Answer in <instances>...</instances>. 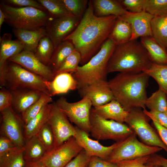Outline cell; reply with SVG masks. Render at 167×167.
<instances>
[{
    "mask_svg": "<svg viewBox=\"0 0 167 167\" xmlns=\"http://www.w3.org/2000/svg\"><path fill=\"white\" fill-rule=\"evenodd\" d=\"M55 102L75 126L90 133V115L92 104L88 99L84 97L78 101L71 103L62 96Z\"/></svg>",
    "mask_w": 167,
    "mask_h": 167,
    "instance_id": "obj_10",
    "label": "cell"
},
{
    "mask_svg": "<svg viewBox=\"0 0 167 167\" xmlns=\"http://www.w3.org/2000/svg\"><path fill=\"white\" fill-rule=\"evenodd\" d=\"M141 109L135 108L129 111L125 123L143 143L161 148L167 153V147L150 124L149 118Z\"/></svg>",
    "mask_w": 167,
    "mask_h": 167,
    "instance_id": "obj_9",
    "label": "cell"
},
{
    "mask_svg": "<svg viewBox=\"0 0 167 167\" xmlns=\"http://www.w3.org/2000/svg\"><path fill=\"white\" fill-rule=\"evenodd\" d=\"M0 111L11 107L13 100L10 90L3 87H0Z\"/></svg>",
    "mask_w": 167,
    "mask_h": 167,
    "instance_id": "obj_45",
    "label": "cell"
},
{
    "mask_svg": "<svg viewBox=\"0 0 167 167\" xmlns=\"http://www.w3.org/2000/svg\"><path fill=\"white\" fill-rule=\"evenodd\" d=\"M17 147L9 139L3 135L0 136V156L13 151Z\"/></svg>",
    "mask_w": 167,
    "mask_h": 167,
    "instance_id": "obj_46",
    "label": "cell"
},
{
    "mask_svg": "<svg viewBox=\"0 0 167 167\" xmlns=\"http://www.w3.org/2000/svg\"><path fill=\"white\" fill-rule=\"evenodd\" d=\"M166 52H167V48L166 49Z\"/></svg>",
    "mask_w": 167,
    "mask_h": 167,
    "instance_id": "obj_54",
    "label": "cell"
},
{
    "mask_svg": "<svg viewBox=\"0 0 167 167\" xmlns=\"http://www.w3.org/2000/svg\"><path fill=\"white\" fill-rule=\"evenodd\" d=\"M94 14L98 17L109 15L120 16L125 14L127 11L118 0H91Z\"/></svg>",
    "mask_w": 167,
    "mask_h": 167,
    "instance_id": "obj_24",
    "label": "cell"
},
{
    "mask_svg": "<svg viewBox=\"0 0 167 167\" xmlns=\"http://www.w3.org/2000/svg\"><path fill=\"white\" fill-rule=\"evenodd\" d=\"M53 102L52 97L44 93L38 101L25 111L22 116L21 118L24 125L37 115L45 105Z\"/></svg>",
    "mask_w": 167,
    "mask_h": 167,
    "instance_id": "obj_36",
    "label": "cell"
},
{
    "mask_svg": "<svg viewBox=\"0 0 167 167\" xmlns=\"http://www.w3.org/2000/svg\"><path fill=\"white\" fill-rule=\"evenodd\" d=\"M24 50L23 45L18 39L12 40L11 36L7 34L1 37L0 73L3 70L9 58Z\"/></svg>",
    "mask_w": 167,
    "mask_h": 167,
    "instance_id": "obj_23",
    "label": "cell"
},
{
    "mask_svg": "<svg viewBox=\"0 0 167 167\" xmlns=\"http://www.w3.org/2000/svg\"><path fill=\"white\" fill-rule=\"evenodd\" d=\"M151 162L155 165L161 167H167V159L163 156L156 154L151 156Z\"/></svg>",
    "mask_w": 167,
    "mask_h": 167,
    "instance_id": "obj_50",
    "label": "cell"
},
{
    "mask_svg": "<svg viewBox=\"0 0 167 167\" xmlns=\"http://www.w3.org/2000/svg\"><path fill=\"white\" fill-rule=\"evenodd\" d=\"M75 50L73 44L68 40L63 41L54 49L48 66L55 74L66 59Z\"/></svg>",
    "mask_w": 167,
    "mask_h": 167,
    "instance_id": "obj_28",
    "label": "cell"
},
{
    "mask_svg": "<svg viewBox=\"0 0 167 167\" xmlns=\"http://www.w3.org/2000/svg\"><path fill=\"white\" fill-rule=\"evenodd\" d=\"M152 62L140 41L130 40L116 45L109 61L107 73L143 72Z\"/></svg>",
    "mask_w": 167,
    "mask_h": 167,
    "instance_id": "obj_3",
    "label": "cell"
},
{
    "mask_svg": "<svg viewBox=\"0 0 167 167\" xmlns=\"http://www.w3.org/2000/svg\"><path fill=\"white\" fill-rule=\"evenodd\" d=\"M53 19L73 16L67 10L62 0H37Z\"/></svg>",
    "mask_w": 167,
    "mask_h": 167,
    "instance_id": "obj_34",
    "label": "cell"
},
{
    "mask_svg": "<svg viewBox=\"0 0 167 167\" xmlns=\"http://www.w3.org/2000/svg\"><path fill=\"white\" fill-rule=\"evenodd\" d=\"M12 6L18 7H32L43 11H46L42 5L37 1L33 0H6L3 1Z\"/></svg>",
    "mask_w": 167,
    "mask_h": 167,
    "instance_id": "obj_44",
    "label": "cell"
},
{
    "mask_svg": "<svg viewBox=\"0 0 167 167\" xmlns=\"http://www.w3.org/2000/svg\"><path fill=\"white\" fill-rule=\"evenodd\" d=\"M13 32L23 45L24 50L34 53L40 40L47 35L45 27L32 30L13 28Z\"/></svg>",
    "mask_w": 167,
    "mask_h": 167,
    "instance_id": "obj_21",
    "label": "cell"
},
{
    "mask_svg": "<svg viewBox=\"0 0 167 167\" xmlns=\"http://www.w3.org/2000/svg\"><path fill=\"white\" fill-rule=\"evenodd\" d=\"M143 111L150 119L153 118L159 124L167 129V113L148 111L146 109H143Z\"/></svg>",
    "mask_w": 167,
    "mask_h": 167,
    "instance_id": "obj_47",
    "label": "cell"
},
{
    "mask_svg": "<svg viewBox=\"0 0 167 167\" xmlns=\"http://www.w3.org/2000/svg\"><path fill=\"white\" fill-rule=\"evenodd\" d=\"M45 82L49 95L51 97L78 89V83L71 73L58 74L52 81L46 80Z\"/></svg>",
    "mask_w": 167,
    "mask_h": 167,
    "instance_id": "obj_20",
    "label": "cell"
},
{
    "mask_svg": "<svg viewBox=\"0 0 167 167\" xmlns=\"http://www.w3.org/2000/svg\"><path fill=\"white\" fill-rule=\"evenodd\" d=\"M66 8L73 16L81 19L87 8V0H62Z\"/></svg>",
    "mask_w": 167,
    "mask_h": 167,
    "instance_id": "obj_40",
    "label": "cell"
},
{
    "mask_svg": "<svg viewBox=\"0 0 167 167\" xmlns=\"http://www.w3.org/2000/svg\"><path fill=\"white\" fill-rule=\"evenodd\" d=\"M92 108L102 118L121 123H125L129 113L115 99L105 105Z\"/></svg>",
    "mask_w": 167,
    "mask_h": 167,
    "instance_id": "obj_22",
    "label": "cell"
},
{
    "mask_svg": "<svg viewBox=\"0 0 167 167\" xmlns=\"http://www.w3.org/2000/svg\"><path fill=\"white\" fill-rule=\"evenodd\" d=\"M18 64L28 71L49 81L53 80L55 75L49 67L42 63L35 53L24 50L8 60Z\"/></svg>",
    "mask_w": 167,
    "mask_h": 167,
    "instance_id": "obj_15",
    "label": "cell"
},
{
    "mask_svg": "<svg viewBox=\"0 0 167 167\" xmlns=\"http://www.w3.org/2000/svg\"><path fill=\"white\" fill-rule=\"evenodd\" d=\"M81 19L74 16L53 19L45 27L54 49L75 28Z\"/></svg>",
    "mask_w": 167,
    "mask_h": 167,
    "instance_id": "obj_14",
    "label": "cell"
},
{
    "mask_svg": "<svg viewBox=\"0 0 167 167\" xmlns=\"http://www.w3.org/2000/svg\"><path fill=\"white\" fill-rule=\"evenodd\" d=\"M118 16L98 17L95 15L91 0L74 30L64 40L73 44L81 56V66L86 63L100 50L108 38Z\"/></svg>",
    "mask_w": 167,
    "mask_h": 167,
    "instance_id": "obj_1",
    "label": "cell"
},
{
    "mask_svg": "<svg viewBox=\"0 0 167 167\" xmlns=\"http://www.w3.org/2000/svg\"><path fill=\"white\" fill-rule=\"evenodd\" d=\"M154 16L144 11L138 13L127 11L124 15L118 17L130 25L132 32L130 40H132L139 37L152 36L151 23Z\"/></svg>",
    "mask_w": 167,
    "mask_h": 167,
    "instance_id": "obj_18",
    "label": "cell"
},
{
    "mask_svg": "<svg viewBox=\"0 0 167 167\" xmlns=\"http://www.w3.org/2000/svg\"><path fill=\"white\" fill-rule=\"evenodd\" d=\"M10 91L13 97L11 106L14 112L21 118L25 111L38 101L44 93L39 91L25 88Z\"/></svg>",
    "mask_w": 167,
    "mask_h": 167,
    "instance_id": "obj_19",
    "label": "cell"
},
{
    "mask_svg": "<svg viewBox=\"0 0 167 167\" xmlns=\"http://www.w3.org/2000/svg\"><path fill=\"white\" fill-rule=\"evenodd\" d=\"M24 157L26 162L42 161L47 151L36 135L25 141Z\"/></svg>",
    "mask_w": 167,
    "mask_h": 167,
    "instance_id": "obj_27",
    "label": "cell"
},
{
    "mask_svg": "<svg viewBox=\"0 0 167 167\" xmlns=\"http://www.w3.org/2000/svg\"><path fill=\"white\" fill-rule=\"evenodd\" d=\"M5 19L4 14L2 10L0 9V29H1L3 23L5 22Z\"/></svg>",
    "mask_w": 167,
    "mask_h": 167,
    "instance_id": "obj_52",
    "label": "cell"
},
{
    "mask_svg": "<svg viewBox=\"0 0 167 167\" xmlns=\"http://www.w3.org/2000/svg\"><path fill=\"white\" fill-rule=\"evenodd\" d=\"M150 119L152 121L161 139L167 147V129L162 126L153 118Z\"/></svg>",
    "mask_w": 167,
    "mask_h": 167,
    "instance_id": "obj_49",
    "label": "cell"
},
{
    "mask_svg": "<svg viewBox=\"0 0 167 167\" xmlns=\"http://www.w3.org/2000/svg\"><path fill=\"white\" fill-rule=\"evenodd\" d=\"M45 80L18 64L8 61L0 73V87L10 90L21 88L38 90L49 95Z\"/></svg>",
    "mask_w": 167,
    "mask_h": 167,
    "instance_id": "obj_6",
    "label": "cell"
},
{
    "mask_svg": "<svg viewBox=\"0 0 167 167\" xmlns=\"http://www.w3.org/2000/svg\"><path fill=\"white\" fill-rule=\"evenodd\" d=\"M81 56L78 51L75 50L70 54L64 60L58 70L56 75L62 73H73L77 69L80 63Z\"/></svg>",
    "mask_w": 167,
    "mask_h": 167,
    "instance_id": "obj_37",
    "label": "cell"
},
{
    "mask_svg": "<svg viewBox=\"0 0 167 167\" xmlns=\"http://www.w3.org/2000/svg\"><path fill=\"white\" fill-rule=\"evenodd\" d=\"M143 72L153 78L158 84L159 88L167 95V64L152 62L150 67Z\"/></svg>",
    "mask_w": 167,
    "mask_h": 167,
    "instance_id": "obj_32",
    "label": "cell"
},
{
    "mask_svg": "<svg viewBox=\"0 0 167 167\" xmlns=\"http://www.w3.org/2000/svg\"><path fill=\"white\" fill-rule=\"evenodd\" d=\"M54 50L52 41L46 35L40 41L35 54L42 63L48 66Z\"/></svg>",
    "mask_w": 167,
    "mask_h": 167,
    "instance_id": "obj_35",
    "label": "cell"
},
{
    "mask_svg": "<svg viewBox=\"0 0 167 167\" xmlns=\"http://www.w3.org/2000/svg\"><path fill=\"white\" fill-rule=\"evenodd\" d=\"M155 167H161L158 165H156Z\"/></svg>",
    "mask_w": 167,
    "mask_h": 167,
    "instance_id": "obj_53",
    "label": "cell"
},
{
    "mask_svg": "<svg viewBox=\"0 0 167 167\" xmlns=\"http://www.w3.org/2000/svg\"><path fill=\"white\" fill-rule=\"evenodd\" d=\"M89 133L97 140H122L134 132L126 124L105 119L96 113L92 108L90 115Z\"/></svg>",
    "mask_w": 167,
    "mask_h": 167,
    "instance_id": "obj_7",
    "label": "cell"
},
{
    "mask_svg": "<svg viewBox=\"0 0 167 167\" xmlns=\"http://www.w3.org/2000/svg\"><path fill=\"white\" fill-rule=\"evenodd\" d=\"M146 107L150 111L167 113V95L161 89L159 88L148 97Z\"/></svg>",
    "mask_w": 167,
    "mask_h": 167,
    "instance_id": "obj_33",
    "label": "cell"
},
{
    "mask_svg": "<svg viewBox=\"0 0 167 167\" xmlns=\"http://www.w3.org/2000/svg\"><path fill=\"white\" fill-rule=\"evenodd\" d=\"M24 148H18L0 156V167H25Z\"/></svg>",
    "mask_w": 167,
    "mask_h": 167,
    "instance_id": "obj_31",
    "label": "cell"
},
{
    "mask_svg": "<svg viewBox=\"0 0 167 167\" xmlns=\"http://www.w3.org/2000/svg\"><path fill=\"white\" fill-rule=\"evenodd\" d=\"M140 42L147 51L152 62L161 65L167 64L166 50L152 36L141 37Z\"/></svg>",
    "mask_w": 167,
    "mask_h": 167,
    "instance_id": "obj_26",
    "label": "cell"
},
{
    "mask_svg": "<svg viewBox=\"0 0 167 167\" xmlns=\"http://www.w3.org/2000/svg\"><path fill=\"white\" fill-rule=\"evenodd\" d=\"M91 157L83 149L64 167H88Z\"/></svg>",
    "mask_w": 167,
    "mask_h": 167,
    "instance_id": "obj_43",
    "label": "cell"
},
{
    "mask_svg": "<svg viewBox=\"0 0 167 167\" xmlns=\"http://www.w3.org/2000/svg\"><path fill=\"white\" fill-rule=\"evenodd\" d=\"M149 77L143 72L119 73L108 81L114 99L128 112L146 109Z\"/></svg>",
    "mask_w": 167,
    "mask_h": 167,
    "instance_id": "obj_2",
    "label": "cell"
},
{
    "mask_svg": "<svg viewBox=\"0 0 167 167\" xmlns=\"http://www.w3.org/2000/svg\"><path fill=\"white\" fill-rule=\"evenodd\" d=\"M120 4L128 11L138 13L145 10V0H119Z\"/></svg>",
    "mask_w": 167,
    "mask_h": 167,
    "instance_id": "obj_42",
    "label": "cell"
},
{
    "mask_svg": "<svg viewBox=\"0 0 167 167\" xmlns=\"http://www.w3.org/2000/svg\"><path fill=\"white\" fill-rule=\"evenodd\" d=\"M83 149L74 137L47 152L42 160L46 167H64Z\"/></svg>",
    "mask_w": 167,
    "mask_h": 167,
    "instance_id": "obj_13",
    "label": "cell"
},
{
    "mask_svg": "<svg viewBox=\"0 0 167 167\" xmlns=\"http://www.w3.org/2000/svg\"><path fill=\"white\" fill-rule=\"evenodd\" d=\"M78 90L80 96L88 99L93 107L105 105L114 99L109 82L106 80L96 81Z\"/></svg>",
    "mask_w": 167,
    "mask_h": 167,
    "instance_id": "obj_16",
    "label": "cell"
},
{
    "mask_svg": "<svg viewBox=\"0 0 167 167\" xmlns=\"http://www.w3.org/2000/svg\"><path fill=\"white\" fill-rule=\"evenodd\" d=\"M36 135L45 147L47 152L54 148V136L48 123L41 129Z\"/></svg>",
    "mask_w": 167,
    "mask_h": 167,
    "instance_id": "obj_39",
    "label": "cell"
},
{
    "mask_svg": "<svg viewBox=\"0 0 167 167\" xmlns=\"http://www.w3.org/2000/svg\"><path fill=\"white\" fill-rule=\"evenodd\" d=\"M88 167H117L115 163L96 156L91 157Z\"/></svg>",
    "mask_w": 167,
    "mask_h": 167,
    "instance_id": "obj_48",
    "label": "cell"
},
{
    "mask_svg": "<svg viewBox=\"0 0 167 167\" xmlns=\"http://www.w3.org/2000/svg\"><path fill=\"white\" fill-rule=\"evenodd\" d=\"M162 149L159 147L149 146L139 141L133 132L120 142L107 160L115 163L119 161L151 155Z\"/></svg>",
    "mask_w": 167,
    "mask_h": 167,
    "instance_id": "obj_8",
    "label": "cell"
},
{
    "mask_svg": "<svg viewBox=\"0 0 167 167\" xmlns=\"http://www.w3.org/2000/svg\"><path fill=\"white\" fill-rule=\"evenodd\" d=\"M1 112L0 135L6 136L18 148L24 147L25 140L24 135V125L21 118L11 106Z\"/></svg>",
    "mask_w": 167,
    "mask_h": 167,
    "instance_id": "obj_12",
    "label": "cell"
},
{
    "mask_svg": "<svg viewBox=\"0 0 167 167\" xmlns=\"http://www.w3.org/2000/svg\"><path fill=\"white\" fill-rule=\"evenodd\" d=\"M116 45L108 38L94 56L72 73L78 83V90L96 81L106 80L108 63Z\"/></svg>",
    "mask_w": 167,
    "mask_h": 167,
    "instance_id": "obj_4",
    "label": "cell"
},
{
    "mask_svg": "<svg viewBox=\"0 0 167 167\" xmlns=\"http://www.w3.org/2000/svg\"><path fill=\"white\" fill-rule=\"evenodd\" d=\"M0 7L5 16V22L14 28L37 29L46 27L53 19L47 11L34 7H16L3 2Z\"/></svg>",
    "mask_w": 167,
    "mask_h": 167,
    "instance_id": "obj_5",
    "label": "cell"
},
{
    "mask_svg": "<svg viewBox=\"0 0 167 167\" xmlns=\"http://www.w3.org/2000/svg\"><path fill=\"white\" fill-rule=\"evenodd\" d=\"M151 155L119 161L115 163L117 167H155L156 165L150 161Z\"/></svg>",
    "mask_w": 167,
    "mask_h": 167,
    "instance_id": "obj_41",
    "label": "cell"
},
{
    "mask_svg": "<svg viewBox=\"0 0 167 167\" xmlns=\"http://www.w3.org/2000/svg\"><path fill=\"white\" fill-rule=\"evenodd\" d=\"M25 167H46L43 162L40 161L34 162H26Z\"/></svg>",
    "mask_w": 167,
    "mask_h": 167,
    "instance_id": "obj_51",
    "label": "cell"
},
{
    "mask_svg": "<svg viewBox=\"0 0 167 167\" xmlns=\"http://www.w3.org/2000/svg\"><path fill=\"white\" fill-rule=\"evenodd\" d=\"M48 123L54 136V148L61 145L70 138L75 136V127L70 122L66 116L55 102L51 104Z\"/></svg>",
    "mask_w": 167,
    "mask_h": 167,
    "instance_id": "obj_11",
    "label": "cell"
},
{
    "mask_svg": "<svg viewBox=\"0 0 167 167\" xmlns=\"http://www.w3.org/2000/svg\"><path fill=\"white\" fill-rule=\"evenodd\" d=\"M145 10L154 16H167V0H145Z\"/></svg>",
    "mask_w": 167,
    "mask_h": 167,
    "instance_id": "obj_38",
    "label": "cell"
},
{
    "mask_svg": "<svg viewBox=\"0 0 167 167\" xmlns=\"http://www.w3.org/2000/svg\"><path fill=\"white\" fill-rule=\"evenodd\" d=\"M152 37L166 50L167 48V16H154L151 23Z\"/></svg>",
    "mask_w": 167,
    "mask_h": 167,
    "instance_id": "obj_29",
    "label": "cell"
},
{
    "mask_svg": "<svg viewBox=\"0 0 167 167\" xmlns=\"http://www.w3.org/2000/svg\"><path fill=\"white\" fill-rule=\"evenodd\" d=\"M132 33L130 25L118 17L108 38L112 40L116 45H119L129 41Z\"/></svg>",
    "mask_w": 167,
    "mask_h": 167,
    "instance_id": "obj_30",
    "label": "cell"
},
{
    "mask_svg": "<svg viewBox=\"0 0 167 167\" xmlns=\"http://www.w3.org/2000/svg\"><path fill=\"white\" fill-rule=\"evenodd\" d=\"M51 103L45 105L37 115L24 126V135L25 141L36 135L48 123Z\"/></svg>",
    "mask_w": 167,
    "mask_h": 167,
    "instance_id": "obj_25",
    "label": "cell"
},
{
    "mask_svg": "<svg viewBox=\"0 0 167 167\" xmlns=\"http://www.w3.org/2000/svg\"><path fill=\"white\" fill-rule=\"evenodd\" d=\"M74 137L79 144L90 156H96L107 160L113 149L120 141L116 142L110 146H105L98 141L89 137V134L76 126Z\"/></svg>",
    "mask_w": 167,
    "mask_h": 167,
    "instance_id": "obj_17",
    "label": "cell"
}]
</instances>
